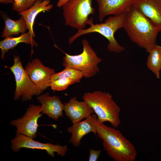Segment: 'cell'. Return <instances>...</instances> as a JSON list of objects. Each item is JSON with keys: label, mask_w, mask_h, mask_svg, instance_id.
<instances>
[{"label": "cell", "mask_w": 161, "mask_h": 161, "mask_svg": "<svg viewBox=\"0 0 161 161\" xmlns=\"http://www.w3.org/2000/svg\"><path fill=\"white\" fill-rule=\"evenodd\" d=\"M123 28L131 40L148 53L157 44L160 30L133 6L125 13Z\"/></svg>", "instance_id": "1"}, {"label": "cell", "mask_w": 161, "mask_h": 161, "mask_svg": "<svg viewBox=\"0 0 161 161\" xmlns=\"http://www.w3.org/2000/svg\"><path fill=\"white\" fill-rule=\"evenodd\" d=\"M97 135L103 140L107 154L116 161H134L137 152L134 145L118 130L103 123L96 122Z\"/></svg>", "instance_id": "2"}, {"label": "cell", "mask_w": 161, "mask_h": 161, "mask_svg": "<svg viewBox=\"0 0 161 161\" xmlns=\"http://www.w3.org/2000/svg\"><path fill=\"white\" fill-rule=\"evenodd\" d=\"M83 99L93 109L99 121L109 122L115 128L120 125L121 109L109 93L100 91L87 92L83 94Z\"/></svg>", "instance_id": "3"}, {"label": "cell", "mask_w": 161, "mask_h": 161, "mask_svg": "<svg viewBox=\"0 0 161 161\" xmlns=\"http://www.w3.org/2000/svg\"><path fill=\"white\" fill-rule=\"evenodd\" d=\"M125 13L121 15L110 16L104 22L100 24H90V27L86 29L79 30L74 35L70 37L68 44H72L77 38L84 35L96 32L106 38L108 41L107 49L110 52L119 53L125 50L115 39L114 34L118 29L123 28Z\"/></svg>", "instance_id": "4"}, {"label": "cell", "mask_w": 161, "mask_h": 161, "mask_svg": "<svg viewBox=\"0 0 161 161\" xmlns=\"http://www.w3.org/2000/svg\"><path fill=\"white\" fill-rule=\"evenodd\" d=\"M82 52L78 55H72L64 52L62 65L65 68H71L81 72L86 78L93 77L100 71L98 65L102 61L86 39L82 40Z\"/></svg>", "instance_id": "5"}, {"label": "cell", "mask_w": 161, "mask_h": 161, "mask_svg": "<svg viewBox=\"0 0 161 161\" xmlns=\"http://www.w3.org/2000/svg\"><path fill=\"white\" fill-rule=\"evenodd\" d=\"M92 0H68L62 7L65 25L78 30L93 23L89 16L95 13Z\"/></svg>", "instance_id": "6"}, {"label": "cell", "mask_w": 161, "mask_h": 161, "mask_svg": "<svg viewBox=\"0 0 161 161\" xmlns=\"http://www.w3.org/2000/svg\"><path fill=\"white\" fill-rule=\"evenodd\" d=\"M13 58V64L9 68L13 74L16 81L14 100L21 97L22 101H26L31 100L33 96L40 95L42 92L30 79L22 66L19 56L14 55Z\"/></svg>", "instance_id": "7"}, {"label": "cell", "mask_w": 161, "mask_h": 161, "mask_svg": "<svg viewBox=\"0 0 161 161\" xmlns=\"http://www.w3.org/2000/svg\"><path fill=\"white\" fill-rule=\"evenodd\" d=\"M42 115L41 106L32 105L22 117L12 120L10 124L16 128V135L23 134L34 139L37 137L38 120Z\"/></svg>", "instance_id": "8"}, {"label": "cell", "mask_w": 161, "mask_h": 161, "mask_svg": "<svg viewBox=\"0 0 161 161\" xmlns=\"http://www.w3.org/2000/svg\"><path fill=\"white\" fill-rule=\"evenodd\" d=\"M11 148L15 152L19 151L22 148L40 149L46 151L47 153L52 157H54L55 152L58 155L64 157L68 150L66 145L54 144L51 143H42L21 134L16 135L11 141Z\"/></svg>", "instance_id": "9"}, {"label": "cell", "mask_w": 161, "mask_h": 161, "mask_svg": "<svg viewBox=\"0 0 161 161\" xmlns=\"http://www.w3.org/2000/svg\"><path fill=\"white\" fill-rule=\"evenodd\" d=\"M24 69L32 81L42 92L49 87L52 76L55 73L54 69L45 66L37 58L29 63Z\"/></svg>", "instance_id": "10"}, {"label": "cell", "mask_w": 161, "mask_h": 161, "mask_svg": "<svg viewBox=\"0 0 161 161\" xmlns=\"http://www.w3.org/2000/svg\"><path fill=\"white\" fill-rule=\"evenodd\" d=\"M98 119L96 114H92L84 120L73 123L68 127L67 131L71 134L69 142L75 147L80 146L83 137L90 132L97 135L96 122Z\"/></svg>", "instance_id": "11"}, {"label": "cell", "mask_w": 161, "mask_h": 161, "mask_svg": "<svg viewBox=\"0 0 161 161\" xmlns=\"http://www.w3.org/2000/svg\"><path fill=\"white\" fill-rule=\"evenodd\" d=\"M98 7V18L102 21L106 16L125 13L132 6L133 0H96Z\"/></svg>", "instance_id": "12"}, {"label": "cell", "mask_w": 161, "mask_h": 161, "mask_svg": "<svg viewBox=\"0 0 161 161\" xmlns=\"http://www.w3.org/2000/svg\"><path fill=\"white\" fill-rule=\"evenodd\" d=\"M64 111L72 123L80 122L95 113L86 102L79 101L75 97H72L68 102L64 103Z\"/></svg>", "instance_id": "13"}, {"label": "cell", "mask_w": 161, "mask_h": 161, "mask_svg": "<svg viewBox=\"0 0 161 161\" xmlns=\"http://www.w3.org/2000/svg\"><path fill=\"white\" fill-rule=\"evenodd\" d=\"M135 7L161 32V0H133Z\"/></svg>", "instance_id": "14"}, {"label": "cell", "mask_w": 161, "mask_h": 161, "mask_svg": "<svg viewBox=\"0 0 161 161\" xmlns=\"http://www.w3.org/2000/svg\"><path fill=\"white\" fill-rule=\"evenodd\" d=\"M37 98L41 105L43 114H45L55 121H58L60 117H63L64 104L58 97L50 96L49 93H47L38 96Z\"/></svg>", "instance_id": "15"}, {"label": "cell", "mask_w": 161, "mask_h": 161, "mask_svg": "<svg viewBox=\"0 0 161 161\" xmlns=\"http://www.w3.org/2000/svg\"><path fill=\"white\" fill-rule=\"evenodd\" d=\"M51 2V0L38 1L28 9L18 13L24 19L28 31L34 38L35 35L33 31V26L35 18L41 12H49L52 8L53 5L50 4Z\"/></svg>", "instance_id": "16"}, {"label": "cell", "mask_w": 161, "mask_h": 161, "mask_svg": "<svg viewBox=\"0 0 161 161\" xmlns=\"http://www.w3.org/2000/svg\"><path fill=\"white\" fill-rule=\"evenodd\" d=\"M20 43L30 44L32 46L35 47H37L38 45V43L28 31L27 32L21 34L17 37L11 36L5 38L0 42L1 59H4L5 53L8 52L9 50L13 49Z\"/></svg>", "instance_id": "17"}, {"label": "cell", "mask_w": 161, "mask_h": 161, "mask_svg": "<svg viewBox=\"0 0 161 161\" xmlns=\"http://www.w3.org/2000/svg\"><path fill=\"white\" fill-rule=\"evenodd\" d=\"M1 15L5 23L2 33V38H6L22 34L28 30L26 23L21 16L18 19L13 20L4 15V13H1Z\"/></svg>", "instance_id": "18"}, {"label": "cell", "mask_w": 161, "mask_h": 161, "mask_svg": "<svg viewBox=\"0 0 161 161\" xmlns=\"http://www.w3.org/2000/svg\"><path fill=\"white\" fill-rule=\"evenodd\" d=\"M148 53L147 66L156 78L159 79L161 70V46L157 44Z\"/></svg>", "instance_id": "19"}, {"label": "cell", "mask_w": 161, "mask_h": 161, "mask_svg": "<svg viewBox=\"0 0 161 161\" xmlns=\"http://www.w3.org/2000/svg\"><path fill=\"white\" fill-rule=\"evenodd\" d=\"M83 77V74L80 71L73 68H65L61 71L53 75L50 81L60 78H66L71 79L77 83H80Z\"/></svg>", "instance_id": "20"}, {"label": "cell", "mask_w": 161, "mask_h": 161, "mask_svg": "<svg viewBox=\"0 0 161 161\" xmlns=\"http://www.w3.org/2000/svg\"><path fill=\"white\" fill-rule=\"evenodd\" d=\"M76 83L73 80L66 78H60L51 80L49 87L54 91H62L66 89L69 86Z\"/></svg>", "instance_id": "21"}, {"label": "cell", "mask_w": 161, "mask_h": 161, "mask_svg": "<svg viewBox=\"0 0 161 161\" xmlns=\"http://www.w3.org/2000/svg\"><path fill=\"white\" fill-rule=\"evenodd\" d=\"M13 10L18 13L22 12L31 7L36 1L42 0H13Z\"/></svg>", "instance_id": "22"}, {"label": "cell", "mask_w": 161, "mask_h": 161, "mask_svg": "<svg viewBox=\"0 0 161 161\" xmlns=\"http://www.w3.org/2000/svg\"><path fill=\"white\" fill-rule=\"evenodd\" d=\"M101 151L90 149L89 161H97L99 158Z\"/></svg>", "instance_id": "23"}, {"label": "cell", "mask_w": 161, "mask_h": 161, "mask_svg": "<svg viewBox=\"0 0 161 161\" xmlns=\"http://www.w3.org/2000/svg\"><path fill=\"white\" fill-rule=\"evenodd\" d=\"M68 0H58L56 4L58 7H62Z\"/></svg>", "instance_id": "24"}, {"label": "cell", "mask_w": 161, "mask_h": 161, "mask_svg": "<svg viewBox=\"0 0 161 161\" xmlns=\"http://www.w3.org/2000/svg\"><path fill=\"white\" fill-rule=\"evenodd\" d=\"M14 2L13 0H0L1 4H13Z\"/></svg>", "instance_id": "25"}]
</instances>
